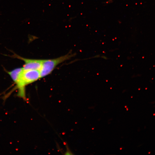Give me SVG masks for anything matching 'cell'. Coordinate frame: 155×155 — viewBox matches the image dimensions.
I'll list each match as a JSON object with an SVG mask.
<instances>
[{
  "mask_svg": "<svg viewBox=\"0 0 155 155\" xmlns=\"http://www.w3.org/2000/svg\"><path fill=\"white\" fill-rule=\"evenodd\" d=\"M73 56V54L68 53L57 58L43 60L42 67L40 70V78L49 74L58 65Z\"/></svg>",
  "mask_w": 155,
  "mask_h": 155,
  "instance_id": "7a4b0ae2",
  "label": "cell"
},
{
  "mask_svg": "<svg viewBox=\"0 0 155 155\" xmlns=\"http://www.w3.org/2000/svg\"><path fill=\"white\" fill-rule=\"evenodd\" d=\"M10 56L24 61L25 64L22 67L24 70H34L40 71L42 67L43 60L24 58L14 53Z\"/></svg>",
  "mask_w": 155,
  "mask_h": 155,
  "instance_id": "3957f363",
  "label": "cell"
},
{
  "mask_svg": "<svg viewBox=\"0 0 155 155\" xmlns=\"http://www.w3.org/2000/svg\"><path fill=\"white\" fill-rule=\"evenodd\" d=\"M23 69L22 67L17 68L10 71H7L6 72L10 76L13 81L15 83Z\"/></svg>",
  "mask_w": 155,
  "mask_h": 155,
  "instance_id": "277c9868",
  "label": "cell"
},
{
  "mask_svg": "<svg viewBox=\"0 0 155 155\" xmlns=\"http://www.w3.org/2000/svg\"><path fill=\"white\" fill-rule=\"evenodd\" d=\"M40 78V71L23 69L15 83L16 86L12 91L14 89H18V92L17 96L20 98H24L26 96L25 86Z\"/></svg>",
  "mask_w": 155,
  "mask_h": 155,
  "instance_id": "6da1fadb",
  "label": "cell"
}]
</instances>
